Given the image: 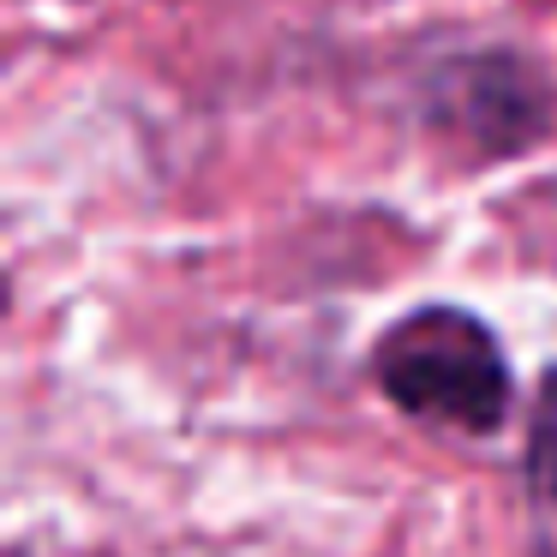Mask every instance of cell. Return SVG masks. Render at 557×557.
Returning a JSON list of instances; mask_svg holds the SVG:
<instances>
[{
    "label": "cell",
    "mask_w": 557,
    "mask_h": 557,
    "mask_svg": "<svg viewBox=\"0 0 557 557\" xmlns=\"http://www.w3.org/2000/svg\"><path fill=\"white\" fill-rule=\"evenodd\" d=\"M372 377L401 413L468 437L497 432L516 396L492 324L461 306H413L408 318H396L372 348Z\"/></svg>",
    "instance_id": "cell-1"
},
{
    "label": "cell",
    "mask_w": 557,
    "mask_h": 557,
    "mask_svg": "<svg viewBox=\"0 0 557 557\" xmlns=\"http://www.w3.org/2000/svg\"><path fill=\"white\" fill-rule=\"evenodd\" d=\"M444 121L468 133L480 157H504L540 138L545 126V85L528 61L516 54H480V61H456L444 97Z\"/></svg>",
    "instance_id": "cell-2"
},
{
    "label": "cell",
    "mask_w": 557,
    "mask_h": 557,
    "mask_svg": "<svg viewBox=\"0 0 557 557\" xmlns=\"http://www.w3.org/2000/svg\"><path fill=\"white\" fill-rule=\"evenodd\" d=\"M533 497H540V552L533 557H557V408H545L540 437H533Z\"/></svg>",
    "instance_id": "cell-3"
}]
</instances>
